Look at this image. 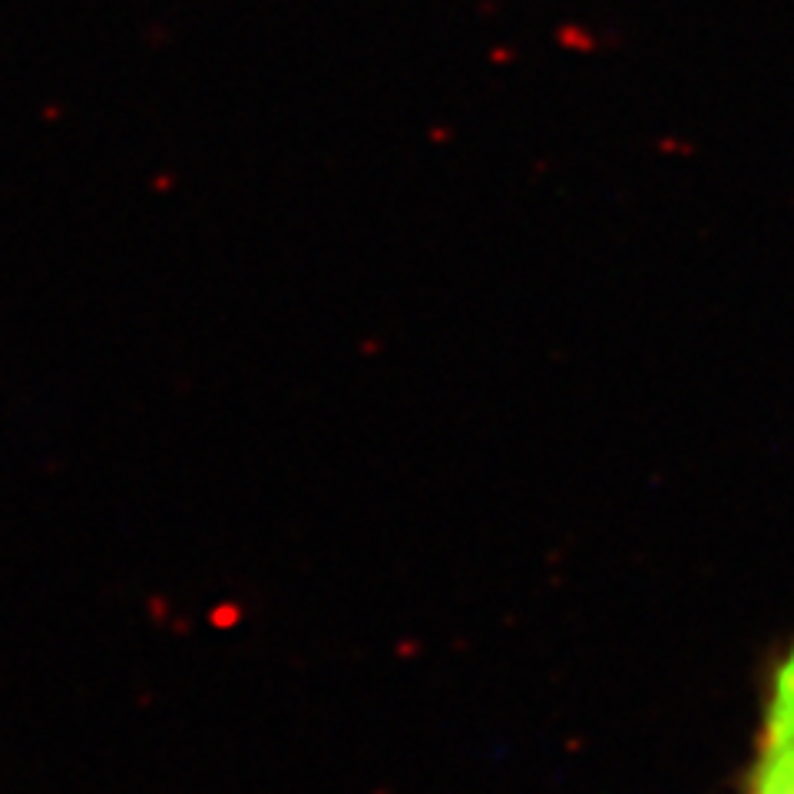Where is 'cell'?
I'll list each match as a JSON object with an SVG mask.
<instances>
[{
    "label": "cell",
    "instance_id": "cell-1",
    "mask_svg": "<svg viewBox=\"0 0 794 794\" xmlns=\"http://www.w3.org/2000/svg\"><path fill=\"white\" fill-rule=\"evenodd\" d=\"M755 794H794V652L775 679L768 744Z\"/></svg>",
    "mask_w": 794,
    "mask_h": 794
}]
</instances>
